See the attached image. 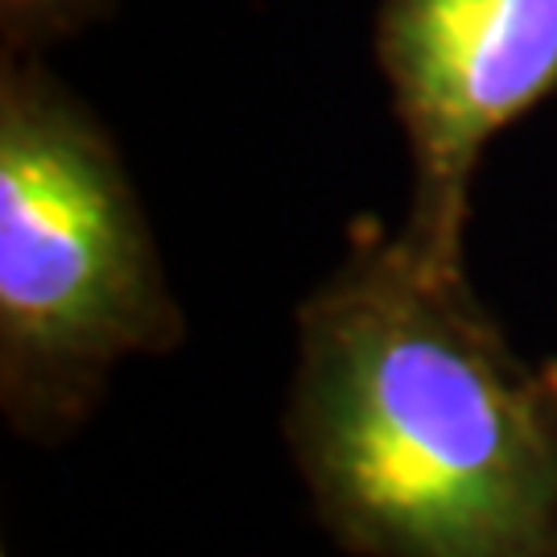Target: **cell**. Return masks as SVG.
<instances>
[{"mask_svg": "<svg viewBox=\"0 0 557 557\" xmlns=\"http://www.w3.org/2000/svg\"><path fill=\"white\" fill-rule=\"evenodd\" d=\"M285 438L347 554L557 557V359L405 232L356 223L301 306Z\"/></svg>", "mask_w": 557, "mask_h": 557, "instance_id": "6da1fadb", "label": "cell"}, {"mask_svg": "<svg viewBox=\"0 0 557 557\" xmlns=\"http://www.w3.org/2000/svg\"><path fill=\"white\" fill-rule=\"evenodd\" d=\"M186 335L112 137L38 62L0 79V405L29 442L91 418L108 372Z\"/></svg>", "mask_w": 557, "mask_h": 557, "instance_id": "7a4b0ae2", "label": "cell"}, {"mask_svg": "<svg viewBox=\"0 0 557 557\" xmlns=\"http://www.w3.org/2000/svg\"><path fill=\"white\" fill-rule=\"evenodd\" d=\"M376 59L413 158L405 236L462 264L483 149L557 96V0H384Z\"/></svg>", "mask_w": 557, "mask_h": 557, "instance_id": "3957f363", "label": "cell"}, {"mask_svg": "<svg viewBox=\"0 0 557 557\" xmlns=\"http://www.w3.org/2000/svg\"><path fill=\"white\" fill-rule=\"evenodd\" d=\"M108 0H0V29L4 50H29L38 41L75 34L83 21H91Z\"/></svg>", "mask_w": 557, "mask_h": 557, "instance_id": "277c9868", "label": "cell"}]
</instances>
